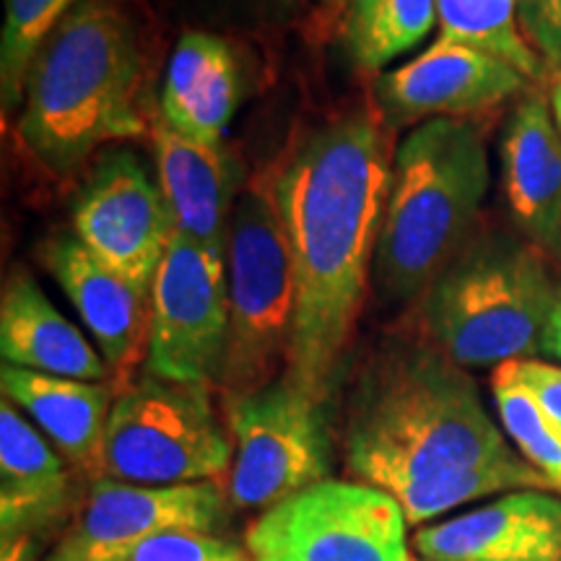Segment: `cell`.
<instances>
[{
	"instance_id": "1",
	"label": "cell",
	"mask_w": 561,
	"mask_h": 561,
	"mask_svg": "<svg viewBox=\"0 0 561 561\" xmlns=\"http://www.w3.org/2000/svg\"><path fill=\"white\" fill-rule=\"evenodd\" d=\"M380 117L348 112L310 133L276 174V201L297 276L284 375L328 401L359 320L392 180Z\"/></svg>"
},
{
	"instance_id": "2",
	"label": "cell",
	"mask_w": 561,
	"mask_h": 561,
	"mask_svg": "<svg viewBox=\"0 0 561 561\" xmlns=\"http://www.w3.org/2000/svg\"><path fill=\"white\" fill-rule=\"evenodd\" d=\"M517 458L468 371L437 346L388 343L362 369L346 421V466L356 481L396 496Z\"/></svg>"
},
{
	"instance_id": "3",
	"label": "cell",
	"mask_w": 561,
	"mask_h": 561,
	"mask_svg": "<svg viewBox=\"0 0 561 561\" xmlns=\"http://www.w3.org/2000/svg\"><path fill=\"white\" fill-rule=\"evenodd\" d=\"M144 45L121 0H83L34 58L19 136L53 174H68L112 138L146 133Z\"/></svg>"
},
{
	"instance_id": "4",
	"label": "cell",
	"mask_w": 561,
	"mask_h": 561,
	"mask_svg": "<svg viewBox=\"0 0 561 561\" xmlns=\"http://www.w3.org/2000/svg\"><path fill=\"white\" fill-rule=\"evenodd\" d=\"M489 151L479 125L434 117L392 157V180L371 280L382 299L409 301L432 289L473 237L489 193Z\"/></svg>"
},
{
	"instance_id": "5",
	"label": "cell",
	"mask_w": 561,
	"mask_h": 561,
	"mask_svg": "<svg viewBox=\"0 0 561 561\" xmlns=\"http://www.w3.org/2000/svg\"><path fill=\"white\" fill-rule=\"evenodd\" d=\"M546 252L491 229L468 240L424 299L432 341L462 369L530 359L557 301Z\"/></svg>"
},
{
	"instance_id": "6",
	"label": "cell",
	"mask_w": 561,
	"mask_h": 561,
	"mask_svg": "<svg viewBox=\"0 0 561 561\" xmlns=\"http://www.w3.org/2000/svg\"><path fill=\"white\" fill-rule=\"evenodd\" d=\"M229 339L219 371L224 398L278 380L289 359L297 276L276 201V174L244 182L227 237Z\"/></svg>"
},
{
	"instance_id": "7",
	"label": "cell",
	"mask_w": 561,
	"mask_h": 561,
	"mask_svg": "<svg viewBox=\"0 0 561 561\" xmlns=\"http://www.w3.org/2000/svg\"><path fill=\"white\" fill-rule=\"evenodd\" d=\"M234 439L216 413L210 385L170 382L144 371L117 390L102 450V479L138 486L229 476Z\"/></svg>"
},
{
	"instance_id": "8",
	"label": "cell",
	"mask_w": 561,
	"mask_h": 561,
	"mask_svg": "<svg viewBox=\"0 0 561 561\" xmlns=\"http://www.w3.org/2000/svg\"><path fill=\"white\" fill-rule=\"evenodd\" d=\"M224 413L234 439L227 481L231 507L265 512L328 481L325 403L307 396L286 375L248 396L224 398Z\"/></svg>"
},
{
	"instance_id": "9",
	"label": "cell",
	"mask_w": 561,
	"mask_h": 561,
	"mask_svg": "<svg viewBox=\"0 0 561 561\" xmlns=\"http://www.w3.org/2000/svg\"><path fill=\"white\" fill-rule=\"evenodd\" d=\"M401 504L362 481H320L244 533L252 561H411Z\"/></svg>"
},
{
	"instance_id": "10",
	"label": "cell",
	"mask_w": 561,
	"mask_h": 561,
	"mask_svg": "<svg viewBox=\"0 0 561 561\" xmlns=\"http://www.w3.org/2000/svg\"><path fill=\"white\" fill-rule=\"evenodd\" d=\"M229 339L227 255L174 234L151 286L146 371L170 382L210 385Z\"/></svg>"
},
{
	"instance_id": "11",
	"label": "cell",
	"mask_w": 561,
	"mask_h": 561,
	"mask_svg": "<svg viewBox=\"0 0 561 561\" xmlns=\"http://www.w3.org/2000/svg\"><path fill=\"white\" fill-rule=\"evenodd\" d=\"M76 237L110 268L151 291L178 234L159 180L130 151L104 153L73 206Z\"/></svg>"
},
{
	"instance_id": "12",
	"label": "cell",
	"mask_w": 561,
	"mask_h": 561,
	"mask_svg": "<svg viewBox=\"0 0 561 561\" xmlns=\"http://www.w3.org/2000/svg\"><path fill=\"white\" fill-rule=\"evenodd\" d=\"M229 504L227 489L216 481L138 486L96 479L45 561H96L170 530L214 533L227 523Z\"/></svg>"
},
{
	"instance_id": "13",
	"label": "cell",
	"mask_w": 561,
	"mask_h": 561,
	"mask_svg": "<svg viewBox=\"0 0 561 561\" xmlns=\"http://www.w3.org/2000/svg\"><path fill=\"white\" fill-rule=\"evenodd\" d=\"M83 500L76 471L11 401L0 403V561H37Z\"/></svg>"
},
{
	"instance_id": "14",
	"label": "cell",
	"mask_w": 561,
	"mask_h": 561,
	"mask_svg": "<svg viewBox=\"0 0 561 561\" xmlns=\"http://www.w3.org/2000/svg\"><path fill=\"white\" fill-rule=\"evenodd\" d=\"M528 79L494 55L437 39L419 58L382 73L375 83L380 121L390 128L434 117H460L507 102Z\"/></svg>"
},
{
	"instance_id": "15",
	"label": "cell",
	"mask_w": 561,
	"mask_h": 561,
	"mask_svg": "<svg viewBox=\"0 0 561 561\" xmlns=\"http://www.w3.org/2000/svg\"><path fill=\"white\" fill-rule=\"evenodd\" d=\"M42 263L66 291L110 371L125 388L130 371L149 356L151 291L110 268L76 234L47 240Z\"/></svg>"
},
{
	"instance_id": "16",
	"label": "cell",
	"mask_w": 561,
	"mask_h": 561,
	"mask_svg": "<svg viewBox=\"0 0 561 561\" xmlns=\"http://www.w3.org/2000/svg\"><path fill=\"white\" fill-rule=\"evenodd\" d=\"M424 561H561V494L520 489L450 520L421 525Z\"/></svg>"
},
{
	"instance_id": "17",
	"label": "cell",
	"mask_w": 561,
	"mask_h": 561,
	"mask_svg": "<svg viewBox=\"0 0 561 561\" xmlns=\"http://www.w3.org/2000/svg\"><path fill=\"white\" fill-rule=\"evenodd\" d=\"M502 187L517 229L561 257V130L549 102L528 94L502 133Z\"/></svg>"
},
{
	"instance_id": "18",
	"label": "cell",
	"mask_w": 561,
	"mask_h": 561,
	"mask_svg": "<svg viewBox=\"0 0 561 561\" xmlns=\"http://www.w3.org/2000/svg\"><path fill=\"white\" fill-rule=\"evenodd\" d=\"M159 185L178 234L227 255L229 221L242 193V164L227 146L193 144L159 121L153 128Z\"/></svg>"
},
{
	"instance_id": "19",
	"label": "cell",
	"mask_w": 561,
	"mask_h": 561,
	"mask_svg": "<svg viewBox=\"0 0 561 561\" xmlns=\"http://www.w3.org/2000/svg\"><path fill=\"white\" fill-rule=\"evenodd\" d=\"M0 388L5 401L32 419L76 473L89 481L102 479L104 434L117 398L112 385L70 380L3 364Z\"/></svg>"
},
{
	"instance_id": "20",
	"label": "cell",
	"mask_w": 561,
	"mask_h": 561,
	"mask_svg": "<svg viewBox=\"0 0 561 561\" xmlns=\"http://www.w3.org/2000/svg\"><path fill=\"white\" fill-rule=\"evenodd\" d=\"M240 104V66L227 39L185 32L161 87V123L193 144L219 149Z\"/></svg>"
},
{
	"instance_id": "21",
	"label": "cell",
	"mask_w": 561,
	"mask_h": 561,
	"mask_svg": "<svg viewBox=\"0 0 561 561\" xmlns=\"http://www.w3.org/2000/svg\"><path fill=\"white\" fill-rule=\"evenodd\" d=\"M0 356L11 367L70 380L104 382L112 375L104 356L26 273H13L0 297Z\"/></svg>"
},
{
	"instance_id": "22",
	"label": "cell",
	"mask_w": 561,
	"mask_h": 561,
	"mask_svg": "<svg viewBox=\"0 0 561 561\" xmlns=\"http://www.w3.org/2000/svg\"><path fill=\"white\" fill-rule=\"evenodd\" d=\"M437 21V0H351L343 42L364 70H380L419 45Z\"/></svg>"
},
{
	"instance_id": "23",
	"label": "cell",
	"mask_w": 561,
	"mask_h": 561,
	"mask_svg": "<svg viewBox=\"0 0 561 561\" xmlns=\"http://www.w3.org/2000/svg\"><path fill=\"white\" fill-rule=\"evenodd\" d=\"M439 37L494 55L525 79H538L541 60L523 37L517 0H437Z\"/></svg>"
},
{
	"instance_id": "24",
	"label": "cell",
	"mask_w": 561,
	"mask_h": 561,
	"mask_svg": "<svg viewBox=\"0 0 561 561\" xmlns=\"http://www.w3.org/2000/svg\"><path fill=\"white\" fill-rule=\"evenodd\" d=\"M83 0H5L0 34V100L9 115L24 104L26 76L55 26Z\"/></svg>"
},
{
	"instance_id": "25",
	"label": "cell",
	"mask_w": 561,
	"mask_h": 561,
	"mask_svg": "<svg viewBox=\"0 0 561 561\" xmlns=\"http://www.w3.org/2000/svg\"><path fill=\"white\" fill-rule=\"evenodd\" d=\"M491 392H494L496 413H500L504 434L515 442L523 460H528L551 483V489L561 494V442L551 432L536 398L515 380L510 364H500L494 369Z\"/></svg>"
},
{
	"instance_id": "26",
	"label": "cell",
	"mask_w": 561,
	"mask_h": 561,
	"mask_svg": "<svg viewBox=\"0 0 561 561\" xmlns=\"http://www.w3.org/2000/svg\"><path fill=\"white\" fill-rule=\"evenodd\" d=\"M96 561H252L244 546H237L214 533L170 530L112 551Z\"/></svg>"
},
{
	"instance_id": "27",
	"label": "cell",
	"mask_w": 561,
	"mask_h": 561,
	"mask_svg": "<svg viewBox=\"0 0 561 561\" xmlns=\"http://www.w3.org/2000/svg\"><path fill=\"white\" fill-rule=\"evenodd\" d=\"M507 364L515 380L536 398L551 432L561 442V367L536 359H515Z\"/></svg>"
},
{
	"instance_id": "28",
	"label": "cell",
	"mask_w": 561,
	"mask_h": 561,
	"mask_svg": "<svg viewBox=\"0 0 561 561\" xmlns=\"http://www.w3.org/2000/svg\"><path fill=\"white\" fill-rule=\"evenodd\" d=\"M517 21L533 50L561 60V0H517Z\"/></svg>"
},
{
	"instance_id": "29",
	"label": "cell",
	"mask_w": 561,
	"mask_h": 561,
	"mask_svg": "<svg viewBox=\"0 0 561 561\" xmlns=\"http://www.w3.org/2000/svg\"><path fill=\"white\" fill-rule=\"evenodd\" d=\"M229 16L252 24H284L297 11V0H210Z\"/></svg>"
},
{
	"instance_id": "30",
	"label": "cell",
	"mask_w": 561,
	"mask_h": 561,
	"mask_svg": "<svg viewBox=\"0 0 561 561\" xmlns=\"http://www.w3.org/2000/svg\"><path fill=\"white\" fill-rule=\"evenodd\" d=\"M541 351L543 354L553 356V359H561V286L557 294V301H553L549 322H546V331L541 339Z\"/></svg>"
},
{
	"instance_id": "31",
	"label": "cell",
	"mask_w": 561,
	"mask_h": 561,
	"mask_svg": "<svg viewBox=\"0 0 561 561\" xmlns=\"http://www.w3.org/2000/svg\"><path fill=\"white\" fill-rule=\"evenodd\" d=\"M551 112H553V121H557L559 130H561V76L551 89Z\"/></svg>"
},
{
	"instance_id": "32",
	"label": "cell",
	"mask_w": 561,
	"mask_h": 561,
	"mask_svg": "<svg viewBox=\"0 0 561 561\" xmlns=\"http://www.w3.org/2000/svg\"><path fill=\"white\" fill-rule=\"evenodd\" d=\"M322 3H331V5H341V3H346V0H322Z\"/></svg>"
},
{
	"instance_id": "33",
	"label": "cell",
	"mask_w": 561,
	"mask_h": 561,
	"mask_svg": "<svg viewBox=\"0 0 561 561\" xmlns=\"http://www.w3.org/2000/svg\"><path fill=\"white\" fill-rule=\"evenodd\" d=\"M419 561H424V559H419Z\"/></svg>"
}]
</instances>
